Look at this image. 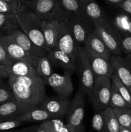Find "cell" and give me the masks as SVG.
<instances>
[{
  "mask_svg": "<svg viewBox=\"0 0 131 132\" xmlns=\"http://www.w3.org/2000/svg\"><path fill=\"white\" fill-rule=\"evenodd\" d=\"M8 82L17 100L38 106L46 95V84L38 75L17 77L10 74Z\"/></svg>",
  "mask_w": 131,
  "mask_h": 132,
  "instance_id": "cell-1",
  "label": "cell"
},
{
  "mask_svg": "<svg viewBox=\"0 0 131 132\" xmlns=\"http://www.w3.org/2000/svg\"><path fill=\"white\" fill-rule=\"evenodd\" d=\"M16 19L20 29L41 51L47 54V48L41 26L42 21L31 10L16 14Z\"/></svg>",
  "mask_w": 131,
  "mask_h": 132,
  "instance_id": "cell-2",
  "label": "cell"
},
{
  "mask_svg": "<svg viewBox=\"0 0 131 132\" xmlns=\"http://www.w3.org/2000/svg\"><path fill=\"white\" fill-rule=\"evenodd\" d=\"M28 5L41 21L60 22L67 18L57 0H28Z\"/></svg>",
  "mask_w": 131,
  "mask_h": 132,
  "instance_id": "cell-3",
  "label": "cell"
},
{
  "mask_svg": "<svg viewBox=\"0 0 131 132\" xmlns=\"http://www.w3.org/2000/svg\"><path fill=\"white\" fill-rule=\"evenodd\" d=\"M80 80V88L82 94L91 98L95 76L91 68L82 46L78 47L77 70Z\"/></svg>",
  "mask_w": 131,
  "mask_h": 132,
  "instance_id": "cell-4",
  "label": "cell"
},
{
  "mask_svg": "<svg viewBox=\"0 0 131 132\" xmlns=\"http://www.w3.org/2000/svg\"><path fill=\"white\" fill-rule=\"evenodd\" d=\"M73 36L79 46H83L89 35L95 30L93 21L83 12L67 15Z\"/></svg>",
  "mask_w": 131,
  "mask_h": 132,
  "instance_id": "cell-5",
  "label": "cell"
},
{
  "mask_svg": "<svg viewBox=\"0 0 131 132\" xmlns=\"http://www.w3.org/2000/svg\"><path fill=\"white\" fill-rule=\"evenodd\" d=\"M111 79L110 77H95L91 103L94 110L100 111L109 106Z\"/></svg>",
  "mask_w": 131,
  "mask_h": 132,
  "instance_id": "cell-6",
  "label": "cell"
},
{
  "mask_svg": "<svg viewBox=\"0 0 131 132\" xmlns=\"http://www.w3.org/2000/svg\"><path fill=\"white\" fill-rule=\"evenodd\" d=\"M85 114V99L80 90H78L71 102L66 116V123L73 128L75 132H85L83 118Z\"/></svg>",
  "mask_w": 131,
  "mask_h": 132,
  "instance_id": "cell-7",
  "label": "cell"
},
{
  "mask_svg": "<svg viewBox=\"0 0 131 132\" xmlns=\"http://www.w3.org/2000/svg\"><path fill=\"white\" fill-rule=\"evenodd\" d=\"M79 45L77 44L66 19L59 23V31L55 48L62 50L77 60Z\"/></svg>",
  "mask_w": 131,
  "mask_h": 132,
  "instance_id": "cell-8",
  "label": "cell"
},
{
  "mask_svg": "<svg viewBox=\"0 0 131 132\" xmlns=\"http://www.w3.org/2000/svg\"><path fill=\"white\" fill-rule=\"evenodd\" d=\"M95 28L112 55H122L118 34L110 21L95 23Z\"/></svg>",
  "mask_w": 131,
  "mask_h": 132,
  "instance_id": "cell-9",
  "label": "cell"
},
{
  "mask_svg": "<svg viewBox=\"0 0 131 132\" xmlns=\"http://www.w3.org/2000/svg\"><path fill=\"white\" fill-rule=\"evenodd\" d=\"M71 102L69 97L46 95L39 106L48 112L55 118L62 119L66 116Z\"/></svg>",
  "mask_w": 131,
  "mask_h": 132,
  "instance_id": "cell-10",
  "label": "cell"
},
{
  "mask_svg": "<svg viewBox=\"0 0 131 132\" xmlns=\"http://www.w3.org/2000/svg\"><path fill=\"white\" fill-rule=\"evenodd\" d=\"M0 43L10 59L25 61L36 68L37 62L23 50L12 36L9 34H1L0 36Z\"/></svg>",
  "mask_w": 131,
  "mask_h": 132,
  "instance_id": "cell-11",
  "label": "cell"
},
{
  "mask_svg": "<svg viewBox=\"0 0 131 132\" xmlns=\"http://www.w3.org/2000/svg\"><path fill=\"white\" fill-rule=\"evenodd\" d=\"M95 77H110L113 73L110 61L82 46Z\"/></svg>",
  "mask_w": 131,
  "mask_h": 132,
  "instance_id": "cell-12",
  "label": "cell"
},
{
  "mask_svg": "<svg viewBox=\"0 0 131 132\" xmlns=\"http://www.w3.org/2000/svg\"><path fill=\"white\" fill-rule=\"evenodd\" d=\"M47 56L53 65L62 68L65 73L72 76L77 70V60L62 50L53 49L48 52Z\"/></svg>",
  "mask_w": 131,
  "mask_h": 132,
  "instance_id": "cell-13",
  "label": "cell"
},
{
  "mask_svg": "<svg viewBox=\"0 0 131 132\" xmlns=\"http://www.w3.org/2000/svg\"><path fill=\"white\" fill-rule=\"evenodd\" d=\"M46 85L50 86L60 96L69 97L74 90L71 76L65 72L64 74L53 73L48 79Z\"/></svg>",
  "mask_w": 131,
  "mask_h": 132,
  "instance_id": "cell-14",
  "label": "cell"
},
{
  "mask_svg": "<svg viewBox=\"0 0 131 132\" xmlns=\"http://www.w3.org/2000/svg\"><path fill=\"white\" fill-rule=\"evenodd\" d=\"M38 106L23 103L17 99L9 101L0 104V121L15 119L20 115L33 109Z\"/></svg>",
  "mask_w": 131,
  "mask_h": 132,
  "instance_id": "cell-15",
  "label": "cell"
},
{
  "mask_svg": "<svg viewBox=\"0 0 131 132\" xmlns=\"http://www.w3.org/2000/svg\"><path fill=\"white\" fill-rule=\"evenodd\" d=\"M7 34L12 36L16 42L23 48V50L37 63L41 57L46 55V54L41 51L21 29L12 30Z\"/></svg>",
  "mask_w": 131,
  "mask_h": 132,
  "instance_id": "cell-16",
  "label": "cell"
},
{
  "mask_svg": "<svg viewBox=\"0 0 131 132\" xmlns=\"http://www.w3.org/2000/svg\"><path fill=\"white\" fill-rule=\"evenodd\" d=\"M82 12L93 23L109 21L103 9L95 0H79Z\"/></svg>",
  "mask_w": 131,
  "mask_h": 132,
  "instance_id": "cell-17",
  "label": "cell"
},
{
  "mask_svg": "<svg viewBox=\"0 0 131 132\" xmlns=\"http://www.w3.org/2000/svg\"><path fill=\"white\" fill-rule=\"evenodd\" d=\"M110 61L113 73L118 76L131 93V70L125 61L123 57L111 54Z\"/></svg>",
  "mask_w": 131,
  "mask_h": 132,
  "instance_id": "cell-18",
  "label": "cell"
},
{
  "mask_svg": "<svg viewBox=\"0 0 131 132\" xmlns=\"http://www.w3.org/2000/svg\"><path fill=\"white\" fill-rule=\"evenodd\" d=\"M83 46L95 54L101 55L109 60L110 59L111 54L95 28L86 39Z\"/></svg>",
  "mask_w": 131,
  "mask_h": 132,
  "instance_id": "cell-19",
  "label": "cell"
},
{
  "mask_svg": "<svg viewBox=\"0 0 131 132\" xmlns=\"http://www.w3.org/2000/svg\"><path fill=\"white\" fill-rule=\"evenodd\" d=\"M59 23L58 21H42V30L46 43L47 51L55 48L57 42L59 31Z\"/></svg>",
  "mask_w": 131,
  "mask_h": 132,
  "instance_id": "cell-20",
  "label": "cell"
},
{
  "mask_svg": "<svg viewBox=\"0 0 131 132\" xmlns=\"http://www.w3.org/2000/svg\"><path fill=\"white\" fill-rule=\"evenodd\" d=\"M54 118L55 117L53 115L38 106L36 108L20 115L17 117L16 119L25 123L26 122H43Z\"/></svg>",
  "mask_w": 131,
  "mask_h": 132,
  "instance_id": "cell-21",
  "label": "cell"
},
{
  "mask_svg": "<svg viewBox=\"0 0 131 132\" xmlns=\"http://www.w3.org/2000/svg\"><path fill=\"white\" fill-rule=\"evenodd\" d=\"M10 74L17 77L33 76L37 75L35 67L23 60H13L9 66Z\"/></svg>",
  "mask_w": 131,
  "mask_h": 132,
  "instance_id": "cell-22",
  "label": "cell"
},
{
  "mask_svg": "<svg viewBox=\"0 0 131 132\" xmlns=\"http://www.w3.org/2000/svg\"><path fill=\"white\" fill-rule=\"evenodd\" d=\"M111 24L116 32L131 35V15L125 12L117 14Z\"/></svg>",
  "mask_w": 131,
  "mask_h": 132,
  "instance_id": "cell-23",
  "label": "cell"
},
{
  "mask_svg": "<svg viewBox=\"0 0 131 132\" xmlns=\"http://www.w3.org/2000/svg\"><path fill=\"white\" fill-rule=\"evenodd\" d=\"M16 29H20L16 15L0 13V33L7 34L10 31Z\"/></svg>",
  "mask_w": 131,
  "mask_h": 132,
  "instance_id": "cell-24",
  "label": "cell"
},
{
  "mask_svg": "<svg viewBox=\"0 0 131 132\" xmlns=\"http://www.w3.org/2000/svg\"><path fill=\"white\" fill-rule=\"evenodd\" d=\"M105 132H119L121 126L119 125L114 109L108 106L104 110Z\"/></svg>",
  "mask_w": 131,
  "mask_h": 132,
  "instance_id": "cell-25",
  "label": "cell"
},
{
  "mask_svg": "<svg viewBox=\"0 0 131 132\" xmlns=\"http://www.w3.org/2000/svg\"><path fill=\"white\" fill-rule=\"evenodd\" d=\"M35 70L37 75L42 78L46 84L48 79L53 73V64L46 54L40 58L36 66Z\"/></svg>",
  "mask_w": 131,
  "mask_h": 132,
  "instance_id": "cell-26",
  "label": "cell"
},
{
  "mask_svg": "<svg viewBox=\"0 0 131 132\" xmlns=\"http://www.w3.org/2000/svg\"><path fill=\"white\" fill-rule=\"evenodd\" d=\"M61 118H54L43 121L37 126L35 132H59L65 125Z\"/></svg>",
  "mask_w": 131,
  "mask_h": 132,
  "instance_id": "cell-27",
  "label": "cell"
},
{
  "mask_svg": "<svg viewBox=\"0 0 131 132\" xmlns=\"http://www.w3.org/2000/svg\"><path fill=\"white\" fill-rule=\"evenodd\" d=\"M109 106L113 108H131V105L128 104L124 98L121 96L118 90L111 82L110 88V100H109Z\"/></svg>",
  "mask_w": 131,
  "mask_h": 132,
  "instance_id": "cell-28",
  "label": "cell"
},
{
  "mask_svg": "<svg viewBox=\"0 0 131 132\" xmlns=\"http://www.w3.org/2000/svg\"><path fill=\"white\" fill-rule=\"evenodd\" d=\"M113 109L120 126L130 130L131 108H123Z\"/></svg>",
  "mask_w": 131,
  "mask_h": 132,
  "instance_id": "cell-29",
  "label": "cell"
},
{
  "mask_svg": "<svg viewBox=\"0 0 131 132\" xmlns=\"http://www.w3.org/2000/svg\"><path fill=\"white\" fill-rule=\"evenodd\" d=\"M57 1L67 15L82 12L79 0H57Z\"/></svg>",
  "mask_w": 131,
  "mask_h": 132,
  "instance_id": "cell-30",
  "label": "cell"
},
{
  "mask_svg": "<svg viewBox=\"0 0 131 132\" xmlns=\"http://www.w3.org/2000/svg\"><path fill=\"white\" fill-rule=\"evenodd\" d=\"M110 79H111V82L114 84L119 94L124 98L125 100L131 105V93L128 88L119 80L118 76L114 73H113L110 76Z\"/></svg>",
  "mask_w": 131,
  "mask_h": 132,
  "instance_id": "cell-31",
  "label": "cell"
},
{
  "mask_svg": "<svg viewBox=\"0 0 131 132\" xmlns=\"http://www.w3.org/2000/svg\"><path fill=\"white\" fill-rule=\"evenodd\" d=\"M122 54L127 55L131 54V35L117 32Z\"/></svg>",
  "mask_w": 131,
  "mask_h": 132,
  "instance_id": "cell-32",
  "label": "cell"
},
{
  "mask_svg": "<svg viewBox=\"0 0 131 132\" xmlns=\"http://www.w3.org/2000/svg\"><path fill=\"white\" fill-rule=\"evenodd\" d=\"M91 123L92 128L96 132H105L104 110L95 111Z\"/></svg>",
  "mask_w": 131,
  "mask_h": 132,
  "instance_id": "cell-33",
  "label": "cell"
},
{
  "mask_svg": "<svg viewBox=\"0 0 131 132\" xmlns=\"http://www.w3.org/2000/svg\"><path fill=\"white\" fill-rule=\"evenodd\" d=\"M14 99H16L8 82L0 86V104Z\"/></svg>",
  "mask_w": 131,
  "mask_h": 132,
  "instance_id": "cell-34",
  "label": "cell"
},
{
  "mask_svg": "<svg viewBox=\"0 0 131 132\" xmlns=\"http://www.w3.org/2000/svg\"><path fill=\"white\" fill-rule=\"evenodd\" d=\"M24 122L16 119H6L0 121V131H8L16 129L23 125Z\"/></svg>",
  "mask_w": 131,
  "mask_h": 132,
  "instance_id": "cell-35",
  "label": "cell"
},
{
  "mask_svg": "<svg viewBox=\"0 0 131 132\" xmlns=\"http://www.w3.org/2000/svg\"><path fill=\"white\" fill-rule=\"evenodd\" d=\"M12 6L19 13L24 12L29 10L28 0H4Z\"/></svg>",
  "mask_w": 131,
  "mask_h": 132,
  "instance_id": "cell-36",
  "label": "cell"
},
{
  "mask_svg": "<svg viewBox=\"0 0 131 132\" xmlns=\"http://www.w3.org/2000/svg\"><path fill=\"white\" fill-rule=\"evenodd\" d=\"M0 13L14 14V15L18 14L17 10L12 6L4 0H0Z\"/></svg>",
  "mask_w": 131,
  "mask_h": 132,
  "instance_id": "cell-37",
  "label": "cell"
},
{
  "mask_svg": "<svg viewBox=\"0 0 131 132\" xmlns=\"http://www.w3.org/2000/svg\"><path fill=\"white\" fill-rule=\"evenodd\" d=\"M1 34H2L0 33V36ZM12 61V59H10V57L8 55L4 48L3 47L2 45L0 43V64L7 66V67H9Z\"/></svg>",
  "mask_w": 131,
  "mask_h": 132,
  "instance_id": "cell-38",
  "label": "cell"
},
{
  "mask_svg": "<svg viewBox=\"0 0 131 132\" xmlns=\"http://www.w3.org/2000/svg\"><path fill=\"white\" fill-rule=\"evenodd\" d=\"M118 8L131 15V0H125L123 2L116 5Z\"/></svg>",
  "mask_w": 131,
  "mask_h": 132,
  "instance_id": "cell-39",
  "label": "cell"
},
{
  "mask_svg": "<svg viewBox=\"0 0 131 132\" xmlns=\"http://www.w3.org/2000/svg\"><path fill=\"white\" fill-rule=\"evenodd\" d=\"M10 76V70L7 66L0 64V80H4L8 78Z\"/></svg>",
  "mask_w": 131,
  "mask_h": 132,
  "instance_id": "cell-40",
  "label": "cell"
},
{
  "mask_svg": "<svg viewBox=\"0 0 131 132\" xmlns=\"http://www.w3.org/2000/svg\"><path fill=\"white\" fill-rule=\"evenodd\" d=\"M37 126H32L29 127H26L24 128L21 129H14L12 130H8V131H0V132H35L36 129H37Z\"/></svg>",
  "mask_w": 131,
  "mask_h": 132,
  "instance_id": "cell-41",
  "label": "cell"
},
{
  "mask_svg": "<svg viewBox=\"0 0 131 132\" xmlns=\"http://www.w3.org/2000/svg\"><path fill=\"white\" fill-rule=\"evenodd\" d=\"M59 132H75L73 128L69 124L66 123L60 129Z\"/></svg>",
  "mask_w": 131,
  "mask_h": 132,
  "instance_id": "cell-42",
  "label": "cell"
},
{
  "mask_svg": "<svg viewBox=\"0 0 131 132\" xmlns=\"http://www.w3.org/2000/svg\"><path fill=\"white\" fill-rule=\"evenodd\" d=\"M123 58H124L125 61L127 63L128 68H129L130 70H131V54L125 55V57H123Z\"/></svg>",
  "mask_w": 131,
  "mask_h": 132,
  "instance_id": "cell-43",
  "label": "cell"
},
{
  "mask_svg": "<svg viewBox=\"0 0 131 132\" xmlns=\"http://www.w3.org/2000/svg\"><path fill=\"white\" fill-rule=\"evenodd\" d=\"M105 1H106L107 3H108L110 4V5H115V6H116L117 5H118V4L123 2V1H125V0H105Z\"/></svg>",
  "mask_w": 131,
  "mask_h": 132,
  "instance_id": "cell-44",
  "label": "cell"
},
{
  "mask_svg": "<svg viewBox=\"0 0 131 132\" xmlns=\"http://www.w3.org/2000/svg\"><path fill=\"white\" fill-rule=\"evenodd\" d=\"M4 83H5V82H4L3 80H0V86H1V85H3Z\"/></svg>",
  "mask_w": 131,
  "mask_h": 132,
  "instance_id": "cell-45",
  "label": "cell"
},
{
  "mask_svg": "<svg viewBox=\"0 0 131 132\" xmlns=\"http://www.w3.org/2000/svg\"><path fill=\"white\" fill-rule=\"evenodd\" d=\"M130 131H131V126H130Z\"/></svg>",
  "mask_w": 131,
  "mask_h": 132,
  "instance_id": "cell-46",
  "label": "cell"
}]
</instances>
